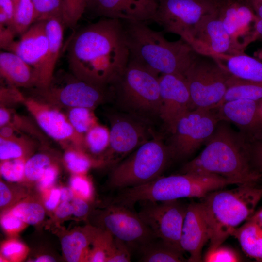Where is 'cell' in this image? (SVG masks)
Returning a JSON list of instances; mask_svg holds the SVG:
<instances>
[{
  "instance_id": "cell-28",
  "label": "cell",
  "mask_w": 262,
  "mask_h": 262,
  "mask_svg": "<svg viewBox=\"0 0 262 262\" xmlns=\"http://www.w3.org/2000/svg\"><path fill=\"white\" fill-rule=\"evenodd\" d=\"M140 252L139 262H181L185 261L182 253L163 241L157 238L138 248Z\"/></svg>"
},
{
  "instance_id": "cell-45",
  "label": "cell",
  "mask_w": 262,
  "mask_h": 262,
  "mask_svg": "<svg viewBox=\"0 0 262 262\" xmlns=\"http://www.w3.org/2000/svg\"><path fill=\"white\" fill-rule=\"evenodd\" d=\"M15 11V3L13 0H0V28L11 29L14 31Z\"/></svg>"
},
{
  "instance_id": "cell-35",
  "label": "cell",
  "mask_w": 262,
  "mask_h": 262,
  "mask_svg": "<svg viewBox=\"0 0 262 262\" xmlns=\"http://www.w3.org/2000/svg\"><path fill=\"white\" fill-rule=\"evenodd\" d=\"M254 170L262 179V124L247 134L244 135Z\"/></svg>"
},
{
  "instance_id": "cell-24",
  "label": "cell",
  "mask_w": 262,
  "mask_h": 262,
  "mask_svg": "<svg viewBox=\"0 0 262 262\" xmlns=\"http://www.w3.org/2000/svg\"><path fill=\"white\" fill-rule=\"evenodd\" d=\"M45 27L48 48L37 88L39 89L49 88L53 81L55 65L62 46L65 26L61 17H53L46 20Z\"/></svg>"
},
{
  "instance_id": "cell-16",
  "label": "cell",
  "mask_w": 262,
  "mask_h": 262,
  "mask_svg": "<svg viewBox=\"0 0 262 262\" xmlns=\"http://www.w3.org/2000/svg\"><path fill=\"white\" fill-rule=\"evenodd\" d=\"M215 12L226 32L241 52L253 42L252 33L256 13L246 0H218Z\"/></svg>"
},
{
  "instance_id": "cell-12",
  "label": "cell",
  "mask_w": 262,
  "mask_h": 262,
  "mask_svg": "<svg viewBox=\"0 0 262 262\" xmlns=\"http://www.w3.org/2000/svg\"><path fill=\"white\" fill-rule=\"evenodd\" d=\"M35 93L37 98H34L59 108L84 107L94 110L113 98L110 86L98 85L76 77L60 87L50 85L45 89L35 88Z\"/></svg>"
},
{
  "instance_id": "cell-26",
  "label": "cell",
  "mask_w": 262,
  "mask_h": 262,
  "mask_svg": "<svg viewBox=\"0 0 262 262\" xmlns=\"http://www.w3.org/2000/svg\"><path fill=\"white\" fill-rule=\"evenodd\" d=\"M236 238L243 252L249 257L262 262V223L253 217L236 228L231 235Z\"/></svg>"
},
{
  "instance_id": "cell-1",
  "label": "cell",
  "mask_w": 262,
  "mask_h": 262,
  "mask_svg": "<svg viewBox=\"0 0 262 262\" xmlns=\"http://www.w3.org/2000/svg\"><path fill=\"white\" fill-rule=\"evenodd\" d=\"M67 57L73 76L110 86L129 62L122 21L103 18L81 29L69 44Z\"/></svg>"
},
{
  "instance_id": "cell-14",
  "label": "cell",
  "mask_w": 262,
  "mask_h": 262,
  "mask_svg": "<svg viewBox=\"0 0 262 262\" xmlns=\"http://www.w3.org/2000/svg\"><path fill=\"white\" fill-rule=\"evenodd\" d=\"M23 104L40 129L65 148L73 146L86 150L84 135L74 130L60 108L34 97L26 98Z\"/></svg>"
},
{
  "instance_id": "cell-2",
  "label": "cell",
  "mask_w": 262,
  "mask_h": 262,
  "mask_svg": "<svg viewBox=\"0 0 262 262\" xmlns=\"http://www.w3.org/2000/svg\"><path fill=\"white\" fill-rule=\"evenodd\" d=\"M204 144L202 152L183 165L181 173L218 175L238 185L262 180L251 165L244 136L229 122L219 121Z\"/></svg>"
},
{
  "instance_id": "cell-49",
  "label": "cell",
  "mask_w": 262,
  "mask_h": 262,
  "mask_svg": "<svg viewBox=\"0 0 262 262\" xmlns=\"http://www.w3.org/2000/svg\"><path fill=\"white\" fill-rule=\"evenodd\" d=\"M72 214L78 217L85 216L89 211V206L87 200L80 197L74 198L72 201Z\"/></svg>"
},
{
  "instance_id": "cell-43",
  "label": "cell",
  "mask_w": 262,
  "mask_h": 262,
  "mask_svg": "<svg viewBox=\"0 0 262 262\" xmlns=\"http://www.w3.org/2000/svg\"><path fill=\"white\" fill-rule=\"evenodd\" d=\"M1 252L2 256L7 260L18 261L25 257L27 248L23 244L18 241L9 240L2 245Z\"/></svg>"
},
{
  "instance_id": "cell-37",
  "label": "cell",
  "mask_w": 262,
  "mask_h": 262,
  "mask_svg": "<svg viewBox=\"0 0 262 262\" xmlns=\"http://www.w3.org/2000/svg\"><path fill=\"white\" fill-rule=\"evenodd\" d=\"M53 164L49 155L39 153L30 156L25 165V178L31 181H38L46 169Z\"/></svg>"
},
{
  "instance_id": "cell-60",
  "label": "cell",
  "mask_w": 262,
  "mask_h": 262,
  "mask_svg": "<svg viewBox=\"0 0 262 262\" xmlns=\"http://www.w3.org/2000/svg\"><path fill=\"white\" fill-rule=\"evenodd\" d=\"M260 113L261 117L262 120V100L260 103Z\"/></svg>"
},
{
  "instance_id": "cell-23",
  "label": "cell",
  "mask_w": 262,
  "mask_h": 262,
  "mask_svg": "<svg viewBox=\"0 0 262 262\" xmlns=\"http://www.w3.org/2000/svg\"><path fill=\"white\" fill-rule=\"evenodd\" d=\"M0 74L9 84L17 88H36L38 79L33 68L16 53L1 51Z\"/></svg>"
},
{
  "instance_id": "cell-22",
  "label": "cell",
  "mask_w": 262,
  "mask_h": 262,
  "mask_svg": "<svg viewBox=\"0 0 262 262\" xmlns=\"http://www.w3.org/2000/svg\"><path fill=\"white\" fill-rule=\"evenodd\" d=\"M260 102L236 100L225 102L216 109L221 120L234 124L245 135L252 132L262 123Z\"/></svg>"
},
{
  "instance_id": "cell-20",
  "label": "cell",
  "mask_w": 262,
  "mask_h": 262,
  "mask_svg": "<svg viewBox=\"0 0 262 262\" xmlns=\"http://www.w3.org/2000/svg\"><path fill=\"white\" fill-rule=\"evenodd\" d=\"M209 240V225L202 203H190L187 207L180 241L183 251L189 254L187 261H203L202 249Z\"/></svg>"
},
{
  "instance_id": "cell-10",
  "label": "cell",
  "mask_w": 262,
  "mask_h": 262,
  "mask_svg": "<svg viewBox=\"0 0 262 262\" xmlns=\"http://www.w3.org/2000/svg\"><path fill=\"white\" fill-rule=\"evenodd\" d=\"M152 21L165 32L179 35L188 41L196 26L206 16L215 11L214 5L206 0H158Z\"/></svg>"
},
{
  "instance_id": "cell-27",
  "label": "cell",
  "mask_w": 262,
  "mask_h": 262,
  "mask_svg": "<svg viewBox=\"0 0 262 262\" xmlns=\"http://www.w3.org/2000/svg\"><path fill=\"white\" fill-rule=\"evenodd\" d=\"M99 229L89 228L84 232L76 231L65 236L61 240V246L66 260L69 262L88 260V246Z\"/></svg>"
},
{
  "instance_id": "cell-46",
  "label": "cell",
  "mask_w": 262,
  "mask_h": 262,
  "mask_svg": "<svg viewBox=\"0 0 262 262\" xmlns=\"http://www.w3.org/2000/svg\"><path fill=\"white\" fill-rule=\"evenodd\" d=\"M8 87L1 86L0 89V105L6 106L16 103H24V97L18 88L9 84Z\"/></svg>"
},
{
  "instance_id": "cell-33",
  "label": "cell",
  "mask_w": 262,
  "mask_h": 262,
  "mask_svg": "<svg viewBox=\"0 0 262 262\" xmlns=\"http://www.w3.org/2000/svg\"><path fill=\"white\" fill-rule=\"evenodd\" d=\"M84 141L86 150L94 154H100L109 147L110 131L98 123L84 134Z\"/></svg>"
},
{
  "instance_id": "cell-50",
  "label": "cell",
  "mask_w": 262,
  "mask_h": 262,
  "mask_svg": "<svg viewBox=\"0 0 262 262\" xmlns=\"http://www.w3.org/2000/svg\"><path fill=\"white\" fill-rule=\"evenodd\" d=\"M60 200H61L60 189L53 188L50 191L48 198L45 202V206L48 210H54L58 206Z\"/></svg>"
},
{
  "instance_id": "cell-29",
  "label": "cell",
  "mask_w": 262,
  "mask_h": 262,
  "mask_svg": "<svg viewBox=\"0 0 262 262\" xmlns=\"http://www.w3.org/2000/svg\"><path fill=\"white\" fill-rule=\"evenodd\" d=\"M242 99L261 101L262 84L232 76L224 96L218 107L228 101Z\"/></svg>"
},
{
  "instance_id": "cell-57",
  "label": "cell",
  "mask_w": 262,
  "mask_h": 262,
  "mask_svg": "<svg viewBox=\"0 0 262 262\" xmlns=\"http://www.w3.org/2000/svg\"><path fill=\"white\" fill-rule=\"evenodd\" d=\"M254 10L258 18L262 19V3L256 7Z\"/></svg>"
},
{
  "instance_id": "cell-19",
  "label": "cell",
  "mask_w": 262,
  "mask_h": 262,
  "mask_svg": "<svg viewBox=\"0 0 262 262\" xmlns=\"http://www.w3.org/2000/svg\"><path fill=\"white\" fill-rule=\"evenodd\" d=\"M158 0H87L86 11L103 18L145 22L155 15Z\"/></svg>"
},
{
  "instance_id": "cell-55",
  "label": "cell",
  "mask_w": 262,
  "mask_h": 262,
  "mask_svg": "<svg viewBox=\"0 0 262 262\" xmlns=\"http://www.w3.org/2000/svg\"><path fill=\"white\" fill-rule=\"evenodd\" d=\"M74 193L71 188L63 187L60 189V196L61 201H72L74 199Z\"/></svg>"
},
{
  "instance_id": "cell-62",
  "label": "cell",
  "mask_w": 262,
  "mask_h": 262,
  "mask_svg": "<svg viewBox=\"0 0 262 262\" xmlns=\"http://www.w3.org/2000/svg\"><path fill=\"white\" fill-rule=\"evenodd\" d=\"M13 0L15 2V3H16L18 1V0Z\"/></svg>"
},
{
  "instance_id": "cell-61",
  "label": "cell",
  "mask_w": 262,
  "mask_h": 262,
  "mask_svg": "<svg viewBox=\"0 0 262 262\" xmlns=\"http://www.w3.org/2000/svg\"><path fill=\"white\" fill-rule=\"evenodd\" d=\"M208 0V1H209L210 2H211V3H212L214 5L215 2H216L218 0Z\"/></svg>"
},
{
  "instance_id": "cell-21",
  "label": "cell",
  "mask_w": 262,
  "mask_h": 262,
  "mask_svg": "<svg viewBox=\"0 0 262 262\" xmlns=\"http://www.w3.org/2000/svg\"><path fill=\"white\" fill-rule=\"evenodd\" d=\"M45 24L46 21L34 22L20 35L19 40L15 41L7 49L17 54L33 68L38 79V86L48 48Z\"/></svg>"
},
{
  "instance_id": "cell-6",
  "label": "cell",
  "mask_w": 262,
  "mask_h": 262,
  "mask_svg": "<svg viewBox=\"0 0 262 262\" xmlns=\"http://www.w3.org/2000/svg\"><path fill=\"white\" fill-rule=\"evenodd\" d=\"M159 75L136 63L128 66L110 85L120 111L148 122L159 117Z\"/></svg>"
},
{
  "instance_id": "cell-41",
  "label": "cell",
  "mask_w": 262,
  "mask_h": 262,
  "mask_svg": "<svg viewBox=\"0 0 262 262\" xmlns=\"http://www.w3.org/2000/svg\"><path fill=\"white\" fill-rule=\"evenodd\" d=\"M205 262H235L242 261L239 255L233 249L227 246H219L207 249L203 256Z\"/></svg>"
},
{
  "instance_id": "cell-18",
  "label": "cell",
  "mask_w": 262,
  "mask_h": 262,
  "mask_svg": "<svg viewBox=\"0 0 262 262\" xmlns=\"http://www.w3.org/2000/svg\"><path fill=\"white\" fill-rule=\"evenodd\" d=\"M187 42L197 53L205 55L242 53L234 44L215 11L201 19Z\"/></svg>"
},
{
  "instance_id": "cell-7",
  "label": "cell",
  "mask_w": 262,
  "mask_h": 262,
  "mask_svg": "<svg viewBox=\"0 0 262 262\" xmlns=\"http://www.w3.org/2000/svg\"><path fill=\"white\" fill-rule=\"evenodd\" d=\"M171 159L167 143L155 135L116 164L110 184L122 190L148 183L162 176Z\"/></svg>"
},
{
  "instance_id": "cell-58",
  "label": "cell",
  "mask_w": 262,
  "mask_h": 262,
  "mask_svg": "<svg viewBox=\"0 0 262 262\" xmlns=\"http://www.w3.org/2000/svg\"><path fill=\"white\" fill-rule=\"evenodd\" d=\"M252 217L257 219L262 223V208L253 214Z\"/></svg>"
},
{
  "instance_id": "cell-38",
  "label": "cell",
  "mask_w": 262,
  "mask_h": 262,
  "mask_svg": "<svg viewBox=\"0 0 262 262\" xmlns=\"http://www.w3.org/2000/svg\"><path fill=\"white\" fill-rule=\"evenodd\" d=\"M87 0H62V19L64 26L74 28L85 13Z\"/></svg>"
},
{
  "instance_id": "cell-3",
  "label": "cell",
  "mask_w": 262,
  "mask_h": 262,
  "mask_svg": "<svg viewBox=\"0 0 262 262\" xmlns=\"http://www.w3.org/2000/svg\"><path fill=\"white\" fill-rule=\"evenodd\" d=\"M121 21L129 61L159 75H184L198 53L183 39L169 41L162 32L151 29L145 22Z\"/></svg>"
},
{
  "instance_id": "cell-34",
  "label": "cell",
  "mask_w": 262,
  "mask_h": 262,
  "mask_svg": "<svg viewBox=\"0 0 262 262\" xmlns=\"http://www.w3.org/2000/svg\"><path fill=\"white\" fill-rule=\"evenodd\" d=\"M67 117L74 130L84 135L94 125L98 123L93 109L84 107L68 109Z\"/></svg>"
},
{
  "instance_id": "cell-53",
  "label": "cell",
  "mask_w": 262,
  "mask_h": 262,
  "mask_svg": "<svg viewBox=\"0 0 262 262\" xmlns=\"http://www.w3.org/2000/svg\"><path fill=\"white\" fill-rule=\"evenodd\" d=\"M12 110L7 107H0V128L7 125L11 119Z\"/></svg>"
},
{
  "instance_id": "cell-48",
  "label": "cell",
  "mask_w": 262,
  "mask_h": 262,
  "mask_svg": "<svg viewBox=\"0 0 262 262\" xmlns=\"http://www.w3.org/2000/svg\"><path fill=\"white\" fill-rule=\"evenodd\" d=\"M58 174L57 165L52 164L45 170L38 181V185L41 190L50 188L55 183Z\"/></svg>"
},
{
  "instance_id": "cell-15",
  "label": "cell",
  "mask_w": 262,
  "mask_h": 262,
  "mask_svg": "<svg viewBox=\"0 0 262 262\" xmlns=\"http://www.w3.org/2000/svg\"><path fill=\"white\" fill-rule=\"evenodd\" d=\"M130 208L115 202L101 213L100 221L104 230L138 249L157 238L138 214Z\"/></svg>"
},
{
  "instance_id": "cell-8",
  "label": "cell",
  "mask_w": 262,
  "mask_h": 262,
  "mask_svg": "<svg viewBox=\"0 0 262 262\" xmlns=\"http://www.w3.org/2000/svg\"><path fill=\"white\" fill-rule=\"evenodd\" d=\"M184 76L189 89L193 110L217 107L232 77L214 58L199 53Z\"/></svg>"
},
{
  "instance_id": "cell-32",
  "label": "cell",
  "mask_w": 262,
  "mask_h": 262,
  "mask_svg": "<svg viewBox=\"0 0 262 262\" xmlns=\"http://www.w3.org/2000/svg\"><path fill=\"white\" fill-rule=\"evenodd\" d=\"M36 21L33 0H18L15 3L13 29L16 35H22Z\"/></svg>"
},
{
  "instance_id": "cell-54",
  "label": "cell",
  "mask_w": 262,
  "mask_h": 262,
  "mask_svg": "<svg viewBox=\"0 0 262 262\" xmlns=\"http://www.w3.org/2000/svg\"><path fill=\"white\" fill-rule=\"evenodd\" d=\"M253 41L262 40V19L257 18L255 22L252 33Z\"/></svg>"
},
{
  "instance_id": "cell-30",
  "label": "cell",
  "mask_w": 262,
  "mask_h": 262,
  "mask_svg": "<svg viewBox=\"0 0 262 262\" xmlns=\"http://www.w3.org/2000/svg\"><path fill=\"white\" fill-rule=\"evenodd\" d=\"M34 142L25 136H13L4 138L0 137V159L1 161L27 158L34 148Z\"/></svg>"
},
{
  "instance_id": "cell-56",
  "label": "cell",
  "mask_w": 262,
  "mask_h": 262,
  "mask_svg": "<svg viewBox=\"0 0 262 262\" xmlns=\"http://www.w3.org/2000/svg\"><path fill=\"white\" fill-rule=\"evenodd\" d=\"M55 259L49 255H42L37 258L34 262H55Z\"/></svg>"
},
{
  "instance_id": "cell-4",
  "label": "cell",
  "mask_w": 262,
  "mask_h": 262,
  "mask_svg": "<svg viewBox=\"0 0 262 262\" xmlns=\"http://www.w3.org/2000/svg\"><path fill=\"white\" fill-rule=\"evenodd\" d=\"M202 198L210 231L208 249H212L222 245L239 225L253 215L262 198V186L241 184L231 189L212 191Z\"/></svg>"
},
{
  "instance_id": "cell-36",
  "label": "cell",
  "mask_w": 262,
  "mask_h": 262,
  "mask_svg": "<svg viewBox=\"0 0 262 262\" xmlns=\"http://www.w3.org/2000/svg\"><path fill=\"white\" fill-rule=\"evenodd\" d=\"M16 216L26 224L35 225L42 221L45 212L40 204L35 202H22L14 206L11 211Z\"/></svg>"
},
{
  "instance_id": "cell-42",
  "label": "cell",
  "mask_w": 262,
  "mask_h": 262,
  "mask_svg": "<svg viewBox=\"0 0 262 262\" xmlns=\"http://www.w3.org/2000/svg\"><path fill=\"white\" fill-rule=\"evenodd\" d=\"M128 245L114 237L107 252V262H130L131 252Z\"/></svg>"
},
{
  "instance_id": "cell-39",
  "label": "cell",
  "mask_w": 262,
  "mask_h": 262,
  "mask_svg": "<svg viewBox=\"0 0 262 262\" xmlns=\"http://www.w3.org/2000/svg\"><path fill=\"white\" fill-rule=\"evenodd\" d=\"M27 159L22 158L1 161L0 172L2 178L11 182L22 180L25 178V165Z\"/></svg>"
},
{
  "instance_id": "cell-17",
  "label": "cell",
  "mask_w": 262,
  "mask_h": 262,
  "mask_svg": "<svg viewBox=\"0 0 262 262\" xmlns=\"http://www.w3.org/2000/svg\"><path fill=\"white\" fill-rule=\"evenodd\" d=\"M160 108L159 118L171 133L178 121L193 110L187 82L178 74L159 76Z\"/></svg>"
},
{
  "instance_id": "cell-52",
  "label": "cell",
  "mask_w": 262,
  "mask_h": 262,
  "mask_svg": "<svg viewBox=\"0 0 262 262\" xmlns=\"http://www.w3.org/2000/svg\"><path fill=\"white\" fill-rule=\"evenodd\" d=\"M55 214L59 218H64L72 214V204L69 202L62 201L56 208Z\"/></svg>"
},
{
  "instance_id": "cell-59",
  "label": "cell",
  "mask_w": 262,
  "mask_h": 262,
  "mask_svg": "<svg viewBox=\"0 0 262 262\" xmlns=\"http://www.w3.org/2000/svg\"><path fill=\"white\" fill-rule=\"evenodd\" d=\"M253 9L259 4L262 3V0H246Z\"/></svg>"
},
{
  "instance_id": "cell-9",
  "label": "cell",
  "mask_w": 262,
  "mask_h": 262,
  "mask_svg": "<svg viewBox=\"0 0 262 262\" xmlns=\"http://www.w3.org/2000/svg\"><path fill=\"white\" fill-rule=\"evenodd\" d=\"M220 120L216 108L186 113L177 122L167 143L172 159L192 155L210 137Z\"/></svg>"
},
{
  "instance_id": "cell-47",
  "label": "cell",
  "mask_w": 262,
  "mask_h": 262,
  "mask_svg": "<svg viewBox=\"0 0 262 262\" xmlns=\"http://www.w3.org/2000/svg\"><path fill=\"white\" fill-rule=\"evenodd\" d=\"M0 222L2 229L9 234L18 232L26 224L19 218L15 216L11 211L2 216Z\"/></svg>"
},
{
  "instance_id": "cell-25",
  "label": "cell",
  "mask_w": 262,
  "mask_h": 262,
  "mask_svg": "<svg viewBox=\"0 0 262 262\" xmlns=\"http://www.w3.org/2000/svg\"><path fill=\"white\" fill-rule=\"evenodd\" d=\"M232 76L262 84V61L244 52L213 56Z\"/></svg>"
},
{
  "instance_id": "cell-5",
  "label": "cell",
  "mask_w": 262,
  "mask_h": 262,
  "mask_svg": "<svg viewBox=\"0 0 262 262\" xmlns=\"http://www.w3.org/2000/svg\"><path fill=\"white\" fill-rule=\"evenodd\" d=\"M236 184L221 176L196 173L160 176L143 185L122 189L115 203L129 208L137 202L203 198L209 193Z\"/></svg>"
},
{
  "instance_id": "cell-13",
  "label": "cell",
  "mask_w": 262,
  "mask_h": 262,
  "mask_svg": "<svg viewBox=\"0 0 262 262\" xmlns=\"http://www.w3.org/2000/svg\"><path fill=\"white\" fill-rule=\"evenodd\" d=\"M109 120V161L116 164L155 136L149 135V122L133 115L120 111L111 115Z\"/></svg>"
},
{
  "instance_id": "cell-31",
  "label": "cell",
  "mask_w": 262,
  "mask_h": 262,
  "mask_svg": "<svg viewBox=\"0 0 262 262\" xmlns=\"http://www.w3.org/2000/svg\"><path fill=\"white\" fill-rule=\"evenodd\" d=\"M66 149L64 162L68 170L74 174H84L92 166L104 163L102 160L91 158L84 150L75 147L69 146Z\"/></svg>"
},
{
  "instance_id": "cell-44",
  "label": "cell",
  "mask_w": 262,
  "mask_h": 262,
  "mask_svg": "<svg viewBox=\"0 0 262 262\" xmlns=\"http://www.w3.org/2000/svg\"><path fill=\"white\" fill-rule=\"evenodd\" d=\"M84 174H74L70 180V184L74 193L87 200L90 198L92 191L91 184Z\"/></svg>"
},
{
  "instance_id": "cell-51",
  "label": "cell",
  "mask_w": 262,
  "mask_h": 262,
  "mask_svg": "<svg viewBox=\"0 0 262 262\" xmlns=\"http://www.w3.org/2000/svg\"><path fill=\"white\" fill-rule=\"evenodd\" d=\"M12 199V193L10 188L3 182H0V206L3 208L8 205Z\"/></svg>"
},
{
  "instance_id": "cell-11",
  "label": "cell",
  "mask_w": 262,
  "mask_h": 262,
  "mask_svg": "<svg viewBox=\"0 0 262 262\" xmlns=\"http://www.w3.org/2000/svg\"><path fill=\"white\" fill-rule=\"evenodd\" d=\"M141 203L142 206L138 214L156 237L184 252L180 241L187 206L178 200Z\"/></svg>"
},
{
  "instance_id": "cell-40",
  "label": "cell",
  "mask_w": 262,
  "mask_h": 262,
  "mask_svg": "<svg viewBox=\"0 0 262 262\" xmlns=\"http://www.w3.org/2000/svg\"><path fill=\"white\" fill-rule=\"evenodd\" d=\"M36 11L35 22L53 17L62 18V0H33Z\"/></svg>"
}]
</instances>
